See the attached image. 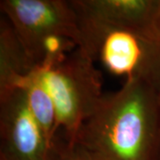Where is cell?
Returning <instances> with one entry per match:
<instances>
[{
  "label": "cell",
  "instance_id": "4",
  "mask_svg": "<svg viewBox=\"0 0 160 160\" xmlns=\"http://www.w3.org/2000/svg\"><path fill=\"white\" fill-rule=\"evenodd\" d=\"M77 11V10H76ZM78 14L80 49L93 62L126 79L142 78L149 52V33L114 26Z\"/></svg>",
  "mask_w": 160,
  "mask_h": 160
},
{
  "label": "cell",
  "instance_id": "7",
  "mask_svg": "<svg viewBox=\"0 0 160 160\" xmlns=\"http://www.w3.org/2000/svg\"><path fill=\"white\" fill-rule=\"evenodd\" d=\"M38 67L18 38L11 23L0 19V98L15 90L24 77Z\"/></svg>",
  "mask_w": 160,
  "mask_h": 160
},
{
  "label": "cell",
  "instance_id": "5",
  "mask_svg": "<svg viewBox=\"0 0 160 160\" xmlns=\"http://www.w3.org/2000/svg\"><path fill=\"white\" fill-rule=\"evenodd\" d=\"M0 158L5 160H51L52 146L21 88L0 98Z\"/></svg>",
  "mask_w": 160,
  "mask_h": 160
},
{
  "label": "cell",
  "instance_id": "11",
  "mask_svg": "<svg viewBox=\"0 0 160 160\" xmlns=\"http://www.w3.org/2000/svg\"><path fill=\"white\" fill-rule=\"evenodd\" d=\"M157 160H160V153H159V155H158V158H157Z\"/></svg>",
  "mask_w": 160,
  "mask_h": 160
},
{
  "label": "cell",
  "instance_id": "1",
  "mask_svg": "<svg viewBox=\"0 0 160 160\" xmlns=\"http://www.w3.org/2000/svg\"><path fill=\"white\" fill-rule=\"evenodd\" d=\"M76 143L99 160H157L160 153V93L142 78L126 80L103 96Z\"/></svg>",
  "mask_w": 160,
  "mask_h": 160
},
{
  "label": "cell",
  "instance_id": "10",
  "mask_svg": "<svg viewBox=\"0 0 160 160\" xmlns=\"http://www.w3.org/2000/svg\"><path fill=\"white\" fill-rule=\"evenodd\" d=\"M51 160H99L78 143L55 139L52 149Z\"/></svg>",
  "mask_w": 160,
  "mask_h": 160
},
{
  "label": "cell",
  "instance_id": "3",
  "mask_svg": "<svg viewBox=\"0 0 160 160\" xmlns=\"http://www.w3.org/2000/svg\"><path fill=\"white\" fill-rule=\"evenodd\" d=\"M41 69L55 104L58 129H62L68 142L76 143L83 125L104 96L101 73L78 48L56 64Z\"/></svg>",
  "mask_w": 160,
  "mask_h": 160
},
{
  "label": "cell",
  "instance_id": "6",
  "mask_svg": "<svg viewBox=\"0 0 160 160\" xmlns=\"http://www.w3.org/2000/svg\"><path fill=\"white\" fill-rule=\"evenodd\" d=\"M77 11L114 26L149 33L160 0H70Z\"/></svg>",
  "mask_w": 160,
  "mask_h": 160
},
{
  "label": "cell",
  "instance_id": "2",
  "mask_svg": "<svg viewBox=\"0 0 160 160\" xmlns=\"http://www.w3.org/2000/svg\"><path fill=\"white\" fill-rule=\"evenodd\" d=\"M0 9L37 66H52L79 45L78 14L70 1L1 0Z\"/></svg>",
  "mask_w": 160,
  "mask_h": 160
},
{
  "label": "cell",
  "instance_id": "12",
  "mask_svg": "<svg viewBox=\"0 0 160 160\" xmlns=\"http://www.w3.org/2000/svg\"><path fill=\"white\" fill-rule=\"evenodd\" d=\"M0 160H5V159H4L3 158H0Z\"/></svg>",
  "mask_w": 160,
  "mask_h": 160
},
{
  "label": "cell",
  "instance_id": "9",
  "mask_svg": "<svg viewBox=\"0 0 160 160\" xmlns=\"http://www.w3.org/2000/svg\"><path fill=\"white\" fill-rule=\"evenodd\" d=\"M149 38V52L142 78L160 93V5L151 23Z\"/></svg>",
  "mask_w": 160,
  "mask_h": 160
},
{
  "label": "cell",
  "instance_id": "8",
  "mask_svg": "<svg viewBox=\"0 0 160 160\" xmlns=\"http://www.w3.org/2000/svg\"><path fill=\"white\" fill-rule=\"evenodd\" d=\"M17 88L22 89L29 109L43 130L46 140L53 146L58 129L57 112L51 93L47 88L40 66L24 77Z\"/></svg>",
  "mask_w": 160,
  "mask_h": 160
}]
</instances>
